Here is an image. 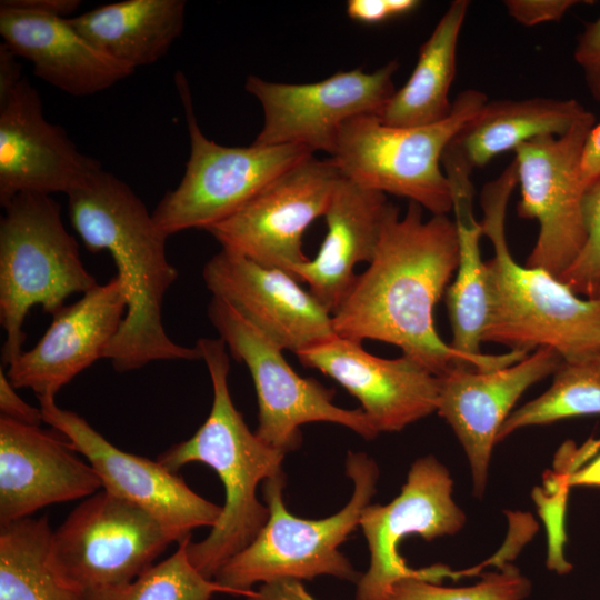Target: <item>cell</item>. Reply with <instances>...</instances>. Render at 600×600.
Instances as JSON below:
<instances>
[{"label": "cell", "mask_w": 600, "mask_h": 600, "mask_svg": "<svg viewBox=\"0 0 600 600\" xmlns=\"http://www.w3.org/2000/svg\"><path fill=\"white\" fill-rule=\"evenodd\" d=\"M458 262L453 220L432 214L424 221L422 207L412 201L400 217L394 206L373 259L332 314L337 336L394 344L438 377L453 364L477 369L440 338L434 324L436 304Z\"/></svg>", "instance_id": "1"}, {"label": "cell", "mask_w": 600, "mask_h": 600, "mask_svg": "<svg viewBox=\"0 0 600 600\" xmlns=\"http://www.w3.org/2000/svg\"><path fill=\"white\" fill-rule=\"evenodd\" d=\"M70 222L93 253L106 250L127 301L122 324L104 359L117 372L162 360H201L197 347L172 341L162 323L163 299L178 278L167 257V236L140 198L102 169L67 194Z\"/></svg>", "instance_id": "2"}, {"label": "cell", "mask_w": 600, "mask_h": 600, "mask_svg": "<svg viewBox=\"0 0 600 600\" xmlns=\"http://www.w3.org/2000/svg\"><path fill=\"white\" fill-rule=\"evenodd\" d=\"M210 374L213 400L210 413L194 434L162 452L158 461L172 472L191 462L212 468L224 488L217 523L201 541L188 543L192 566L214 579L220 569L249 546L269 518L257 497L261 482L283 473L284 453L264 443L244 422L232 402L228 376L230 361L222 339L197 341Z\"/></svg>", "instance_id": "3"}, {"label": "cell", "mask_w": 600, "mask_h": 600, "mask_svg": "<svg viewBox=\"0 0 600 600\" xmlns=\"http://www.w3.org/2000/svg\"><path fill=\"white\" fill-rule=\"evenodd\" d=\"M517 183L512 160L481 191L482 231L494 251L486 261L489 317L483 342L524 352L550 347L562 360L600 353V300L576 294L541 268L519 264L509 250L506 217Z\"/></svg>", "instance_id": "4"}, {"label": "cell", "mask_w": 600, "mask_h": 600, "mask_svg": "<svg viewBox=\"0 0 600 600\" xmlns=\"http://www.w3.org/2000/svg\"><path fill=\"white\" fill-rule=\"evenodd\" d=\"M346 474L353 482L349 502L337 513L319 520L298 518L283 502L284 473L263 482L269 518L242 551L231 558L214 580L230 594L248 597L252 586L277 580L332 576L358 582L360 576L339 551V546L359 526L363 509L376 493L379 468L364 452H349Z\"/></svg>", "instance_id": "5"}, {"label": "cell", "mask_w": 600, "mask_h": 600, "mask_svg": "<svg viewBox=\"0 0 600 600\" xmlns=\"http://www.w3.org/2000/svg\"><path fill=\"white\" fill-rule=\"evenodd\" d=\"M97 284L63 224L59 203L47 194L16 196L0 220L2 363L9 366L23 352L24 319L33 306L53 316L71 294Z\"/></svg>", "instance_id": "6"}, {"label": "cell", "mask_w": 600, "mask_h": 600, "mask_svg": "<svg viewBox=\"0 0 600 600\" xmlns=\"http://www.w3.org/2000/svg\"><path fill=\"white\" fill-rule=\"evenodd\" d=\"M488 101L479 90H464L442 121L420 127H390L377 116L346 122L330 159L340 173L368 189L408 198L432 214L452 210L441 158L458 131Z\"/></svg>", "instance_id": "7"}, {"label": "cell", "mask_w": 600, "mask_h": 600, "mask_svg": "<svg viewBox=\"0 0 600 600\" xmlns=\"http://www.w3.org/2000/svg\"><path fill=\"white\" fill-rule=\"evenodd\" d=\"M176 87L184 110L190 154L184 174L152 211L167 234L207 230L233 214L281 173L314 154L301 144L227 147L201 131L188 81L177 72Z\"/></svg>", "instance_id": "8"}, {"label": "cell", "mask_w": 600, "mask_h": 600, "mask_svg": "<svg viewBox=\"0 0 600 600\" xmlns=\"http://www.w3.org/2000/svg\"><path fill=\"white\" fill-rule=\"evenodd\" d=\"M208 317L230 354L249 369L259 406L256 434L264 443L284 454L292 452L301 444V426L319 421L343 426L368 440L379 434L362 409L336 406L333 389L300 377L283 350L228 304L212 298Z\"/></svg>", "instance_id": "9"}, {"label": "cell", "mask_w": 600, "mask_h": 600, "mask_svg": "<svg viewBox=\"0 0 600 600\" xmlns=\"http://www.w3.org/2000/svg\"><path fill=\"white\" fill-rule=\"evenodd\" d=\"M172 542L173 534L153 514L102 489L52 532L50 558L59 576L84 592L133 580Z\"/></svg>", "instance_id": "10"}, {"label": "cell", "mask_w": 600, "mask_h": 600, "mask_svg": "<svg viewBox=\"0 0 600 600\" xmlns=\"http://www.w3.org/2000/svg\"><path fill=\"white\" fill-rule=\"evenodd\" d=\"M453 480L448 468L433 456L417 459L407 481L388 504H368L359 526L367 540L370 563L357 582V600H386L401 580L418 578L440 583L459 578L443 566L412 569L399 553L400 542L410 534L427 541L458 533L466 513L453 497Z\"/></svg>", "instance_id": "11"}, {"label": "cell", "mask_w": 600, "mask_h": 600, "mask_svg": "<svg viewBox=\"0 0 600 600\" xmlns=\"http://www.w3.org/2000/svg\"><path fill=\"white\" fill-rule=\"evenodd\" d=\"M596 124L589 112L562 136H542L518 146L514 161L521 199L518 214L536 219L539 233L526 266L559 277L586 240L582 156Z\"/></svg>", "instance_id": "12"}, {"label": "cell", "mask_w": 600, "mask_h": 600, "mask_svg": "<svg viewBox=\"0 0 600 600\" xmlns=\"http://www.w3.org/2000/svg\"><path fill=\"white\" fill-rule=\"evenodd\" d=\"M341 177L330 158L309 156L206 231L221 249L293 277L296 269L309 260L302 250L303 233L324 216Z\"/></svg>", "instance_id": "13"}, {"label": "cell", "mask_w": 600, "mask_h": 600, "mask_svg": "<svg viewBox=\"0 0 600 600\" xmlns=\"http://www.w3.org/2000/svg\"><path fill=\"white\" fill-rule=\"evenodd\" d=\"M392 60L368 73L362 68L337 72L313 83H280L249 76L244 83L263 110L258 146L301 144L332 153L342 126L360 116H379L396 92Z\"/></svg>", "instance_id": "14"}, {"label": "cell", "mask_w": 600, "mask_h": 600, "mask_svg": "<svg viewBox=\"0 0 600 600\" xmlns=\"http://www.w3.org/2000/svg\"><path fill=\"white\" fill-rule=\"evenodd\" d=\"M43 421L68 439L98 474L103 490L153 514L179 543L194 529L212 528L221 512L158 460L126 452L78 413L61 409L54 398H38Z\"/></svg>", "instance_id": "15"}, {"label": "cell", "mask_w": 600, "mask_h": 600, "mask_svg": "<svg viewBox=\"0 0 600 600\" xmlns=\"http://www.w3.org/2000/svg\"><path fill=\"white\" fill-rule=\"evenodd\" d=\"M216 298L296 356L337 337L332 314L290 273L221 249L202 270Z\"/></svg>", "instance_id": "16"}, {"label": "cell", "mask_w": 600, "mask_h": 600, "mask_svg": "<svg viewBox=\"0 0 600 600\" xmlns=\"http://www.w3.org/2000/svg\"><path fill=\"white\" fill-rule=\"evenodd\" d=\"M562 357L540 347L524 359L494 370L451 366L440 378L437 411L451 427L470 467L472 490L482 498L497 436L519 398L553 374Z\"/></svg>", "instance_id": "17"}, {"label": "cell", "mask_w": 600, "mask_h": 600, "mask_svg": "<svg viewBox=\"0 0 600 600\" xmlns=\"http://www.w3.org/2000/svg\"><path fill=\"white\" fill-rule=\"evenodd\" d=\"M361 403L376 430L396 432L437 411L440 378L407 356L386 359L339 336L297 354Z\"/></svg>", "instance_id": "18"}, {"label": "cell", "mask_w": 600, "mask_h": 600, "mask_svg": "<svg viewBox=\"0 0 600 600\" xmlns=\"http://www.w3.org/2000/svg\"><path fill=\"white\" fill-rule=\"evenodd\" d=\"M102 169L43 114L38 91L23 78L0 106V203L20 193L68 194Z\"/></svg>", "instance_id": "19"}, {"label": "cell", "mask_w": 600, "mask_h": 600, "mask_svg": "<svg viewBox=\"0 0 600 600\" xmlns=\"http://www.w3.org/2000/svg\"><path fill=\"white\" fill-rule=\"evenodd\" d=\"M127 312L117 277L97 284L77 302L64 306L37 344L8 366L17 388L31 389L37 398L56 394L98 359H104Z\"/></svg>", "instance_id": "20"}, {"label": "cell", "mask_w": 600, "mask_h": 600, "mask_svg": "<svg viewBox=\"0 0 600 600\" xmlns=\"http://www.w3.org/2000/svg\"><path fill=\"white\" fill-rule=\"evenodd\" d=\"M58 434L0 417V524L102 488L90 466Z\"/></svg>", "instance_id": "21"}, {"label": "cell", "mask_w": 600, "mask_h": 600, "mask_svg": "<svg viewBox=\"0 0 600 600\" xmlns=\"http://www.w3.org/2000/svg\"><path fill=\"white\" fill-rule=\"evenodd\" d=\"M394 204L386 193L364 188L343 176L324 213L327 234L314 259L293 277L308 283L311 294L333 314L348 296L360 262H370Z\"/></svg>", "instance_id": "22"}, {"label": "cell", "mask_w": 600, "mask_h": 600, "mask_svg": "<svg viewBox=\"0 0 600 600\" xmlns=\"http://www.w3.org/2000/svg\"><path fill=\"white\" fill-rule=\"evenodd\" d=\"M0 34L38 78L71 96L96 94L134 72L96 48L68 18L0 4Z\"/></svg>", "instance_id": "23"}, {"label": "cell", "mask_w": 600, "mask_h": 600, "mask_svg": "<svg viewBox=\"0 0 600 600\" xmlns=\"http://www.w3.org/2000/svg\"><path fill=\"white\" fill-rule=\"evenodd\" d=\"M449 184L459 246L456 278L446 291L452 331L449 344L470 358L478 370L503 368L522 360L528 352L510 350L502 354H486L481 351L489 317L486 261L480 252L483 231L481 222H478L473 214V187L470 178H457Z\"/></svg>", "instance_id": "24"}, {"label": "cell", "mask_w": 600, "mask_h": 600, "mask_svg": "<svg viewBox=\"0 0 600 600\" xmlns=\"http://www.w3.org/2000/svg\"><path fill=\"white\" fill-rule=\"evenodd\" d=\"M590 111L574 99L487 101L446 147L441 162L471 171L542 136H562Z\"/></svg>", "instance_id": "25"}, {"label": "cell", "mask_w": 600, "mask_h": 600, "mask_svg": "<svg viewBox=\"0 0 600 600\" xmlns=\"http://www.w3.org/2000/svg\"><path fill=\"white\" fill-rule=\"evenodd\" d=\"M184 16L183 0H126L68 21L100 51L136 70L168 52L183 30Z\"/></svg>", "instance_id": "26"}, {"label": "cell", "mask_w": 600, "mask_h": 600, "mask_svg": "<svg viewBox=\"0 0 600 600\" xmlns=\"http://www.w3.org/2000/svg\"><path fill=\"white\" fill-rule=\"evenodd\" d=\"M470 2L454 0L421 44L408 81L379 113L390 127H420L444 120L452 109L450 87L456 76L457 47Z\"/></svg>", "instance_id": "27"}, {"label": "cell", "mask_w": 600, "mask_h": 600, "mask_svg": "<svg viewBox=\"0 0 600 600\" xmlns=\"http://www.w3.org/2000/svg\"><path fill=\"white\" fill-rule=\"evenodd\" d=\"M47 517L0 524V600H83L56 571Z\"/></svg>", "instance_id": "28"}, {"label": "cell", "mask_w": 600, "mask_h": 600, "mask_svg": "<svg viewBox=\"0 0 600 600\" xmlns=\"http://www.w3.org/2000/svg\"><path fill=\"white\" fill-rule=\"evenodd\" d=\"M594 414H600V353L562 360L549 389L506 419L497 443L522 428Z\"/></svg>", "instance_id": "29"}, {"label": "cell", "mask_w": 600, "mask_h": 600, "mask_svg": "<svg viewBox=\"0 0 600 600\" xmlns=\"http://www.w3.org/2000/svg\"><path fill=\"white\" fill-rule=\"evenodd\" d=\"M178 543L173 554L157 562L133 580L83 592V600H211L229 590L203 577L190 562L188 543Z\"/></svg>", "instance_id": "30"}, {"label": "cell", "mask_w": 600, "mask_h": 600, "mask_svg": "<svg viewBox=\"0 0 600 600\" xmlns=\"http://www.w3.org/2000/svg\"><path fill=\"white\" fill-rule=\"evenodd\" d=\"M531 590V581L517 567L504 563L468 587H443L424 579H404L393 586L386 600H523Z\"/></svg>", "instance_id": "31"}, {"label": "cell", "mask_w": 600, "mask_h": 600, "mask_svg": "<svg viewBox=\"0 0 600 600\" xmlns=\"http://www.w3.org/2000/svg\"><path fill=\"white\" fill-rule=\"evenodd\" d=\"M586 243L574 261L558 277L576 294L600 300V178L584 192Z\"/></svg>", "instance_id": "32"}, {"label": "cell", "mask_w": 600, "mask_h": 600, "mask_svg": "<svg viewBox=\"0 0 600 600\" xmlns=\"http://www.w3.org/2000/svg\"><path fill=\"white\" fill-rule=\"evenodd\" d=\"M573 58L582 70L591 97L600 102V16L584 23L578 36Z\"/></svg>", "instance_id": "33"}, {"label": "cell", "mask_w": 600, "mask_h": 600, "mask_svg": "<svg viewBox=\"0 0 600 600\" xmlns=\"http://www.w3.org/2000/svg\"><path fill=\"white\" fill-rule=\"evenodd\" d=\"M577 0H507L504 7L508 14L526 27L560 20L571 8L579 4Z\"/></svg>", "instance_id": "34"}, {"label": "cell", "mask_w": 600, "mask_h": 600, "mask_svg": "<svg viewBox=\"0 0 600 600\" xmlns=\"http://www.w3.org/2000/svg\"><path fill=\"white\" fill-rule=\"evenodd\" d=\"M419 4L417 0H349L347 14L354 21L373 24L409 13Z\"/></svg>", "instance_id": "35"}, {"label": "cell", "mask_w": 600, "mask_h": 600, "mask_svg": "<svg viewBox=\"0 0 600 600\" xmlns=\"http://www.w3.org/2000/svg\"><path fill=\"white\" fill-rule=\"evenodd\" d=\"M0 411L1 417L23 424L40 427L44 422L41 408L30 406L17 393L3 368L0 369Z\"/></svg>", "instance_id": "36"}, {"label": "cell", "mask_w": 600, "mask_h": 600, "mask_svg": "<svg viewBox=\"0 0 600 600\" xmlns=\"http://www.w3.org/2000/svg\"><path fill=\"white\" fill-rule=\"evenodd\" d=\"M247 600H316L301 581L293 579L277 580L262 584L246 597Z\"/></svg>", "instance_id": "37"}, {"label": "cell", "mask_w": 600, "mask_h": 600, "mask_svg": "<svg viewBox=\"0 0 600 600\" xmlns=\"http://www.w3.org/2000/svg\"><path fill=\"white\" fill-rule=\"evenodd\" d=\"M18 56L3 41L0 43V106L4 103L24 78Z\"/></svg>", "instance_id": "38"}, {"label": "cell", "mask_w": 600, "mask_h": 600, "mask_svg": "<svg viewBox=\"0 0 600 600\" xmlns=\"http://www.w3.org/2000/svg\"><path fill=\"white\" fill-rule=\"evenodd\" d=\"M79 0H2L0 4L36 13L67 18L79 7Z\"/></svg>", "instance_id": "39"}, {"label": "cell", "mask_w": 600, "mask_h": 600, "mask_svg": "<svg viewBox=\"0 0 600 600\" xmlns=\"http://www.w3.org/2000/svg\"><path fill=\"white\" fill-rule=\"evenodd\" d=\"M581 178L586 188L600 178V122L594 124L586 142Z\"/></svg>", "instance_id": "40"}, {"label": "cell", "mask_w": 600, "mask_h": 600, "mask_svg": "<svg viewBox=\"0 0 600 600\" xmlns=\"http://www.w3.org/2000/svg\"><path fill=\"white\" fill-rule=\"evenodd\" d=\"M569 487L600 488V454L584 467L567 472Z\"/></svg>", "instance_id": "41"}]
</instances>
